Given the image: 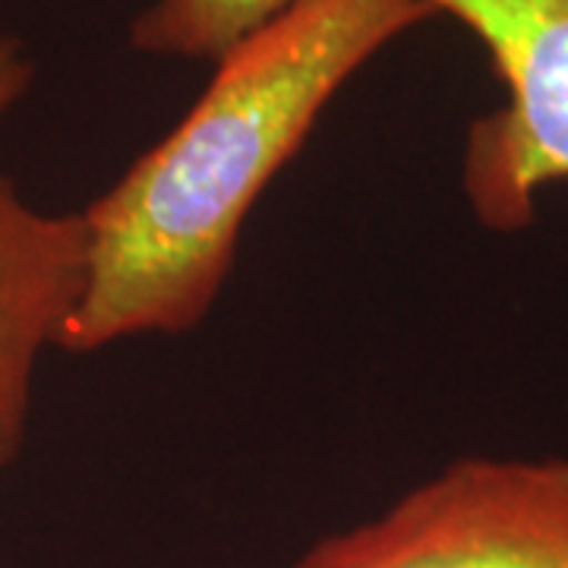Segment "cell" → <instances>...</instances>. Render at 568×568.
<instances>
[{
	"mask_svg": "<svg viewBox=\"0 0 568 568\" xmlns=\"http://www.w3.org/2000/svg\"><path fill=\"white\" fill-rule=\"evenodd\" d=\"M426 20L417 0H297L215 61L171 133L80 212L85 287L63 351L203 323L265 186L347 80Z\"/></svg>",
	"mask_w": 568,
	"mask_h": 568,
	"instance_id": "cell-1",
	"label": "cell"
},
{
	"mask_svg": "<svg viewBox=\"0 0 568 568\" xmlns=\"http://www.w3.org/2000/svg\"><path fill=\"white\" fill-rule=\"evenodd\" d=\"M294 568H568V455H467Z\"/></svg>",
	"mask_w": 568,
	"mask_h": 568,
	"instance_id": "cell-2",
	"label": "cell"
},
{
	"mask_svg": "<svg viewBox=\"0 0 568 568\" xmlns=\"http://www.w3.org/2000/svg\"><path fill=\"white\" fill-rule=\"evenodd\" d=\"M487 48L506 104L467 130L462 186L489 231H521L568 183V0H417Z\"/></svg>",
	"mask_w": 568,
	"mask_h": 568,
	"instance_id": "cell-3",
	"label": "cell"
},
{
	"mask_svg": "<svg viewBox=\"0 0 568 568\" xmlns=\"http://www.w3.org/2000/svg\"><path fill=\"white\" fill-rule=\"evenodd\" d=\"M85 287L80 215L39 212L0 174V465L26 433L44 347H61Z\"/></svg>",
	"mask_w": 568,
	"mask_h": 568,
	"instance_id": "cell-4",
	"label": "cell"
},
{
	"mask_svg": "<svg viewBox=\"0 0 568 568\" xmlns=\"http://www.w3.org/2000/svg\"><path fill=\"white\" fill-rule=\"evenodd\" d=\"M294 3L297 0H152L130 26V41L152 58L215 63Z\"/></svg>",
	"mask_w": 568,
	"mask_h": 568,
	"instance_id": "cell-5",
	"label": "cell"
},
{
	"mask_svg": "<svg viewBox=\"0 0 568 568\" xmlns=\"http://www.w3.org/2000/svg\"><path fill=\"white\" fill-rule=\"evenodd\" d=\"M32 82V61L26 58L20 41L0 36V118L20 102Z\"/></svg>",
	"mask_w": 568,
	"mask_h": 568,
	"instance_id": "cell-6",
	"label": "cell"
}]
</instances>
